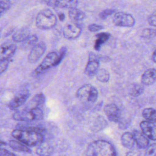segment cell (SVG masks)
<instances>
[{"label": "cell", "mask_w": 156, "mask_h": 156, "mask_svg": "<svg viewBox=\"0 0 156 156\" xmlns=\"http://www.w3.org/2000/svg\"><path fill=\"white\" fill-rule=\"evenodd\" d=\"M13 138L28 146H35L44 141V130L39 127L19 124L12 132Z\"/></svg>", "instance_id": "cell-1"}, {"label": "cell", "mask_w": 156, "mask_h": 156, "mask_svg": "<svg viewBox=\"0 0 156 156\" xmlns=\"http://www.w3.org/2000/svg\"><path fill=\"white\" fill-rule=\"evenodd\" d=\"M83 156H116V151L109 141L98 140L88 146Z\"/></svg>", "instance_id": "cell-2"}, {"label": "cell", "mask_w": 156, "mask_h": 156, "mask_svg": "<svg viewBox=\"0 0 156 156\" xmlns=\"http://www.w3.org/2000/svg\"><path fill=\"white\" fill-rule=\"evenodd\" d=\"M36 26L41 30H48L54 28L57 23L55 15L49 9L40 11L35 19Z\"/></svg>", "instance_id": "cell-3"}, {"label": "cell", "mask_w": 156, "mask_h": 156, "mask_svg": "<svg viewBox=\"0 0 156 156\" xmlns=\"http://www.w3.org/2000/svg\"><path fill=\"white\" fill-rule=\"evenodd\" d=\"M43 116V112L40 107L25 108L15 112L13 115V118L20 121H30L41 120Z\"/></svg>", "instance_id": "cell-4"}, {"label": "cell", "mask_w": 156, "mask_h": 156, "mask_svg": "<svg viewBox=\"0 0 156 156\" xmlns=\"http://www.w3.org/2000/svg\"><path fill=\"white\" fill-rule=\"evenodd\" d=\"M76 95L83 102L94 103L98 98V91L91 85L86 84L78 89Z\"/></svg>", "instance_id": "cell-5"}, {"label": "cell", "mask_w": 156, "mask_h": 156, "mask_svg": "<svg viewBox=\"0 0 156 156\" xmlns=\"http://www.w3.org/2000/svg\"><path fill=\"white\" fill-rule=\"evenodd\" d=\"M113 23L118 27H132L135 24V19L129 13L118 12L113 15Z\"/></svg>", "instance_id": "cell-6"}, {"label": "cell", "mask_w": 156, "mask_h": 156, "mask_svg": "<svg viewBox=\"0 0 156 156\" xmlns=\"http://www.w3.org/2000/svg\"><path fill=\"white\" fill-rule=\"evenodd\" d=\"M58 60V54L55 52H51L44 58L41 63L34 71V74L35 76L43 73L44 71L51 68L52 66H57Z\"/></svg>", "instance_id": "cell-7"}, {"label": "cell", "mask_w": 156, "mask_h": 156, "mask_svg": "<svg viewBox=\"0 0 156 156\" xmlns=\"http://www.w3.org/2000/svg\"><path fill=\"white\" fill-rule=\"evenodd\" d=\"M82 31V27L77 23H69L65 26L63 29V35L68 40L77 38Z\"/></svg>", "instance_id": "cell-8"}, {"label": "cell", "mask_w": 156, "mask_h": 156, "mask_svg": "<svg viewBox=\"0 0 156 156\" xmlns=\"http://www.w3.org/2000/svg\"><path fill=\"white\" fill-rule=\"evenodd\" d=\"M46 49V47L44 43H37L32 48L27 57L28 61L31 63H35L37 62L45 52Z\"/></svg>", "instance_id": "cell-9"}, {"label": "cell", "mask_w": 156, "mask_h": 156, "mask_svg": "<svg viewBox=\"0 0 156 156\" xmlns=\"http://www.w3.org/2000/svg\"><path fill=\"white\" fill-rule=\"evenodd\" d=\"M141 132L151 140L156 141V124L149 121H143L140 124Z\"/></svg>", "instance_id": "cell-10"}, {"label": "cell", "mask_w": 156, "mask_h": 156, "mask_svg": "<svg viewBox=\"0 0 156 156\" xmlns=\"http://www.w3.org/2000/svg\"><path fill=\"white\" fill-rule=\"evenodd\" d=\"M99 67V61L93 53L89 55V60L85 69V73L88 76H95Z\"/></svg>", "instance_id": "cell-11"}, {"label": "cell", "mask_w": 156, "mask_h": 156, "mask_svg": "<svg viewBox=\"0 0 156 156\" xmlns=\"http://www.w3.org/2000/svg\"><path fill=\"white\" fill-rule=\"evenodd\" d=\"M104 112L108 119L114 122L120 121L121 115L119 108L114 104H110L104 107Z\"/></svg>", "instance_id": "cell-12"}, {"label": "cell", "mask_w": 156, "mask_h": 156, "mask_svg": "<svg viewBox=\"0 0 156 156\" xmlns=\"http://www.w3.org/2000/svg\"><path fill=\"white\" fill-rule=\"evenodd\" d=\"M29 96V93L27 92H23L17 94L9 102L8 104L9 108L11 110H16L18 108L27 101Z\"/></svg>", "instance_id": "cell-13"}, {"label": "cell", "mask_w": 156, "mask_h": 156, "mask_svg": "<svg viewBox=\"0 0 156 156\" xmlns=\"http://www.w3.org/2000/svg\"><path fill=\"white\" fill-rule=\"evenodd\" d=\"M132 133L138 147L140 149H146L149 146V139L142 132L134 130Z\"/></svg>", "instance_id": "cell-14"}, {"label": "cell", "mask_w": 156, "mask_h": 156, "mask_svg": "<svg viewBox=\"0 0 156 156\" xmlns=\"http://www.w3.org/2000/svg\"><path fill=\"white\" fill-rule=\"evenodd\" d=\"M141 83L144 85H151L156 82V69L149 68L141 76Z\"/></svg>", "instance_id": "cell-15"}, {"label": "cell", "mask_w": 156, "mask_h": 156, "mask_svg": "<svg viewBox=\"0 0 156 156\" xmlns=\"http://www.w3.org/2000/svg\"><path fill=\"white\" fill-rule=\"evenodd\" d=\"M17 49L15 44H2L1 47V59H10Z\"/></svg>", "instance_id": "cell-16"}, {"label": "cell", "mask_w": 156, "mask_h": 156, "mask_svg": "<svg viewBox=\"0 0 156 156\" xmlns=\"http://www.w3.org/2000/svg\"><path fill=\"white\" fill-rule=\"evenodd\" d=\"M30 36V30L26 27L17 30L12 35V40L16 43L23 42Z\"/></svg>", "instance_id": "cell-17"}, {"label": "cell", "mask_w": 156, "mask_h": 156, "mask_svg": "<svg viewBox=\"0 0 156 156\" xmlns=\"http://www.w3.org/2000/svg\"><path fill=\"white\" fill-rule=\"evenodd\" d=\"M121 142L124 147L130 149H133L136 145L132 133L129 132H124L121 135Z\"/></svg>", "instance_id": "cell-18"}, {"label": "cell", "mask_w": 156, "mask_h": 156, "mask_svg": "<svg viewBox=\"0 0 156 156\" xmlns=\"http://www.w3.org/2000/svg\"><path fill=\"white\" fill-rule=\"evenodd\" d=\"M78 2V0H52L54 6L69 9L76 8Z\"/></svg>", "instance_id": "cell-19"}, {"label": "cell", "mask_w": 156, "mask_h": 156, "mask_svg": "<svg viewBox=\"0 0 156 156\" xmlns=\"http://www.w3.org/2000/svg\"><path fill=\"white\" fill-rule=\"evenodd\" d=\"M53 151V148L50 144L43 141L38 145L36 153L39 156H51Z\"/></svg>", "instance_id": "cell-20"}, {"label": "cell", "mask_w": 156, "mask_h": 156, "mask_svg": "<svg viewBox=\"0 0 156 156\" xmlns=\"http://www.w3.org/2000/svg\"><path fill=\"white\" fill-rule=\"evenodd\" d=\"M110 34L108 32H101L96 35V40L94 42V48L96 51H99L102 46L109 39Z\"/></svg>", "instance_id": "cell-21"}, {"label": "cell", "mask_w": 156, "mask_h": 156, "mask_svg": "<svg viewBox=\"0 0 156 156\" xmlns=\"http://www.w3.org/2000/svg\"><path fill=\"white\" fill-rule=\"evenodd\" d=\"M9 146L13 150L18 152H23L27 153H31L32 151L29 146L24 143L15 140H11L9 142Z\"/></svg>", "instance_id": "cell-22"}, {"label": "cell", "mask_w": 156, "mask_h": 156, "mask_svg": "<svg viewBox=\"0 0 156 156\" xmlns=\"http://www.w3.org/2000/svg\"><path fill=\"white\" fill-rule=\"evenodd\" d=\"M46 101L45 96L42 93L37 94L29 102L26 108H35L40 107L41 105L44 104Z\"/></svg>", "instance_id": "cell-23"}, {"label": "cell", "mask_w": 156, "mask_h": 156, "mask_svg": "<svg viewBox=\"0 0 156 156\" xmlns=\"http://www.w3.org/2000/svg\"><path fill=\"white\" fill-rule=\"evenodd\" d=\"M69 18L74 21H82L86 18V14L80 9L74 8L71 9L68 12Z\"/></svg>", "instance_id": "cell-24"}, {"label": "cell", "mask_w": 156, "mask_h": 156, "mask_svg": "<svg viewBox=\"0 0 156 156\" xmlns=\"http://www.w3.org/2000/svg\"><path fill=\"white\" fill-rule=\"evenodd\" d=\"M143 117L147 121L156 122V110L154 108L148 107L144 108L142 112Z\"/></svg>", "instance_id": "cell-25"}, {"label": "cell", "mask_w": 156, "mask_h": 156, "mask_svg": "<svg viewBox=\"0 0 156 156\" xmlns=\"http://www.w3.org/2000/svg\"><path fill=\"white\" fill-rule=\"evenodd\" d=\"M95 76L98 80L102 83H106L110 79L109 73L108 72V71L104 68L99 69Z\"/></svg>", "instance_id": "cell-26"}, {"label": "cell", "mask_w": 156, "mask_h": 156, "mask_svg": "<svg viewBox=\"0 0 156 156\" xmlns=\"http://www.w3.org/2000/svg\"><path fill=\"white\" fill-rule=\"evenodd\" d=\"M144 91V88L143 85L140 84H134L129 91V94L132 96L137 97L141 95Z\"/></svg>", "instance_id": "cell-27"}, {"label": "cell", "mask_w": 156, "mask_h": 156, "mask_svg": "<svg viewBox=\"0 0 156 156\" xmlns=\"http://www.w3.org/2000/svg\"><path fill=\"white\" fill-rule=\"evenodd\" d=\"M38 37L35 35H30L26 40H25L23 43V46L25 48H29L30 47H33L37 43Z\"/></svg>", "instance_id": "cell-28"}, {"label": "cell", "mask_w": 156, "mask_h": 156, "mask_svg": "<svg viewBox=\"0 0 156 156\" xmlns=\"http://www.w3.org/2000/svg\"><path fill=\"white\" fill-rule=\"evenodd\" d=\"M141 35L144 38H152L155 37H156V29H144L141 33Z\"/></svg>", "instance_id": "cell-29"}, {"label": "cell", "mask_w": 156, "mask_h": 156, "mask_svg": "<svg viewBox=\"0 0 156 156\" xmlns=\"http://www.w3.org/2000/svg\"><path fill=\"white\" fill-rule=\"evenodd\" d=\"M11 7L10 0H0V15H2Z\"/></svg>", "instance_id": "cell-30"}, {"label": "cell", "mask_w": 156, "mask_h": 156, "mask_svg": "<svg viewBox=\"0 0 156 156\" xmlns=\"http://www.w3.org/2000/svg\"><path fill=\"white\" fill-rule=\"evenodd\" d=\"M115 9H105L102 10L99 15V16L101 19L102 20H105L108 16L114 15L116 13Z\"/></svg>", "instance_id": "cell-31"}, {"label": "cell", "mask_w": 156, "mask_h": 156, "mask_svg": "<svg viewBox=\"0 0 156 156\" xmlns=\"http://www.w3.org/2000/svg\"><path fill=\"white\" fill-rule=\"evenodd\" d=\"M144 156H156V143L149 144L146 149Z\"/></svg>", "instance_id": "cell-32"}, {"label": "cell", "mask_w": 156, "mask_h": 156, "mask_svg": "<svg viewBox=\"0 0 156 156\" xmlns=\"http://www.w3.org/2000/svg\"><path fill=\"white\" fill-rule=\"evenodd\" d=\"M10 59H1L0 60V72L2 74L6 71L9 64Z\"/></svg>", "instance_id": "cell-33"}, {"label": "cell", "mask_w": 156, "mask_h": 156, "mask_svg": "<svg viewBox=\"0 0 156 156\" xmlns=\"http://www.w3.org/2000/svg\"><path fill=\"white\" fill-rule=\"evenodd\" d=\"M88 30L91 32H96L104 29V26L98 24H90L88 27Z\"/></svg>", "instance_id": "cell-34"}, {"label": "cell", "mask_w": 156, "mask_h": 156, "mask_svg": "<svg viewBox=\"0 0 156 156\" xmlns=\"http://www.w3.org/2000/svg\"><path fill=\"white\" fill-rule=\"evenodd\" d=\"M67 51V49L66 47H62L59 53L58 54V60H57V65H58L61 62L62 60L63 59V58L65 57L66 53Z\"/></svg>", "instance_id": "cell-35"}, {"label": "cell", "mask_w": 156, "mask_h": 156, "mask_svg": "<svg viewBox=\"0 0 156 156\" xmlns=\"http://www.w3.org/2000/svg\"><path fill=\"white\" fill-rule=\"evenodd\" d=\"M148 23L150 26L156 27V11L153 12L148 18Z\"/></svg>", "instance_id": "cell-36"}, {"label": "cell", "mask_w": 156, "mask_h": 156, "mask_svg": "<svg viewBox=\"0 0 156 156\" xmlns=\"http://www.w3.org/2000/svg\"><path fill=\"white\" fill-rule=\"evenodd\" d=\"M0 156H16V155L4 148H1Z\"/></svg>", "instance_id": "cell-37"}, {"label": "cell", "mask_w": 156, "mask_h": 156, "mask_svg": "<svg viewBox=\"0 0 156 156\" xmlns=\"http://www.w3.org/2000/svg\"><path fill=\"white\" fill-rule=\"evenodd\" d=\"M126 156H140V152L135 149H132L127 152Z\"/></svg>", "instance_id": "cell-38"}, {"label": "cell", "mask_w": 156, "mask_h": 156, "mask_svg": "<svg viewBox=\"0 0 156 156\" xmlns=\"http://www.w3.org/2000/svg\"><path fill=\"white\" fill-rule=\"evenodd\" d=\"M58 17L60 21H63L65 19V15L62 12H60L58 13Z\"/></svg>", "instance_id": "cell-39"}, {"label": "cell", "mask_w": 156, "mask_h": 156, "mask_svg": "<svg viewBox=\"0 0 156 156\" xmlns=\"http://www.w3.org/2000/svg\"><path fill=\"white\" fill-rule=\"evenodd\" d=\"M152 59L153 62L156 63V49L154 51V52H153V54H152Z\"/></svg>", "instance_id": "cell-40"}]
</instances>
